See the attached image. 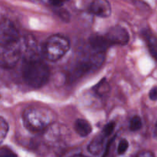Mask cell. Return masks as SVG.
Here are the masks:
<instances>
[{"label": "cell", "instance_id": "cell-1", "mask_svg": "<svg viewBox=\"0 0 157 157\" xmlns=\"http://www.w3.org/2000/svg\"><path fill=\"white\" fill-rule=\"evenodd\" d=\"M23 123L29 130L34 132L43 131L52 125L56 119L55 112L48 108L31 106L22 114Z\"/></svg>", "mask_w": 157, "mask_h": 157}, {"label": "cell", "instance_id": "cell-2", "mask_svg": "<svg viewBox=\"0 0 157 157\" xmlns=\"http://www.w3.org/2000/svg\"><path fill=\"white\" fill-rule=\"evenodd\" d=\"M50 76L48 66L41 58L24 61L22 77L28 86L35 89L42 87L48 83Z\"/></svg>", "mask_w": 157, "mask_h": 157}, {"label": "cell", "instance_id": "cell-3", "mask_svg": "<svg viewBox=\"0 0 157 157\" xmlns=\"http://www.w3.org/2000/svg\"><path fill=\"white\" fill-rule=\"evenodd\" d=\"M70 49V41L61 35H53L46 41L42 52L44 58L52 62L58 61L62 58Z\"/></svg>", "mask_w": 157, "mask_h": 157}, {"label": "cell", "instance_id": "cell-4", "mask_svg": "<svg viewBox=\"0 0 157 157\" xmlns=\"http://www.w3.org/2000/svg\"><path fill=\"white\" fill-rule=\"evenodd\" d=\"M104 61V53L94 52L81 59L74 66L70 72V79H77L85 74L96 70Z\"/></svg>", "mask_w": 157, "mask_h": 157}, {"label": "cell", "instance_id": "cell-5", "mask_svg": "<svg viewBox=\"0 0 157 157\" xmlns=\"http://www.w3.org/2000/svg\"><path fill=\"white\" fill-rule=\"evenodd\" d=\"M21 58V40L12 42H0V67L13 68Z\"/></svg>", "mask_w": 157, "mask_h": 157}, {"label": "cell", "instance_id": "cell-6", "mask_svg": "<svg viewBox=\"0 0 157 157\" xmlns=\"http://www.w3.org/2000/svg\"><path fill=\"white\" fill-rule=\"evenodd\" d=\"M21 57L24 61L38 59L41 58V50L38 46V42L32 35H27L21 40Z\"/></svg>", "mask_w": 157, "mask_h": 157}, {"label": "cell", "instance_id": "cell-7", "mask_svg": "<svg viewBox=\"0 0 157 157\" xmlns=\"http://www.w3.org/2000/svg\"><path fill=\"white\" fill-rule=\"evenodd\" d=\"M21 40L19 32L12 21L7 18L0 21V42H12Z\"/></svg>", "mask_w": 157, "mask_h": 157}, {"label": "cell", "instance_id": "cell-8", "mask_svg": "<svg viewBox=\"0 0 157 157\" xmlns=\"http://www.w3.org/2000/svg\"><path fill=\"white\" fill-rule=\"evenodd\" d=\"M104 35L110 46L113 45L124 46L127 44L130 39L128 32L121 26H113L110 28Z\"/></svg>", "mask_w": 157, "mask_h": 157}, {"label": "cell", "instance_id": "cell-9", "mask_svg": "<svg viewBox=\"0 0 157 157\" xmlns=\"http://www.w3.org/2000/svg\"><path fill=\"white\" fill-rule=\"evenodd\" d=\"M89 10L94 15L106 18L111 14V6L107 0H93Z\"/></svg>", "mask_w": 157, "mask_h": 157}, {"label": "cell", "instance_id": "cell-10", "mask_svg": "<svg viewBox=\"0 0 157 157\" xmlns=\"http://www.w3.org/2000/svg\"><path fill=\"white\" fill-rule=\"evenodd\" d=\"M89 44L94 52L100 53H104V52L110 46L104 35H91L89 38Z\"/></svg>", "mask_w": 157, "mask_h": 157}, {"label": "cell", "instance_id": "cell-11", "mask_svg": "<svg viewBox=\"0 0 157 157\" xmlns=\"http://www.w3.org/2000/svg\"><path fill=\"white\" fill-rule=\"evenodd\" d=\"M107 136L104 135L101 132L99 135L95 137L91 143L88 146V151L93 155H98L103 152V149L104 147V143H105V139Z\"/></svg>", "mask_w": 157, "mask_h": 157}, {"label": "cell", "instance_id": "cell-12", "mask_svg": "<svg viewBox=\"0 0 157 157\" xmlns=\"http://www.w3.org/2000/svg\"><path fill=\"white\" fill-rule=\"evenodd\" d=\"M144 36L147 42L150 53L153 58L157 60V38L148 30L144 31Z\"/></svg>", "mask_w": 157, "mask_h": 157}, {"label": "cell", "instance_id": "cell-13", "mask_svg": "<svg viewBox=\"0 0 157 157\" xmlns=\"http://www.w3.org/2000/svg\"><path fill=\"white\" fill-rule=\"evenodd\" d=\"M75 129L81 136H87L91 132L92 127L90 123L84 119H78L75 123Z\"/></svg>", "mask_w": 157, "mask_h": 157}, {"label": "cell", "instance_id": "cell-14", "mask_svg": "<svg viewBox=\"0 0 157 157\" xmlns=\"http://www.w3.org/2000/svg\"><path fill=\"white\" fill-rule=\"evenodd\" d=\"M94 92L100 96H104L107 95L110 91V86L106 81V79H102L100 83H98L94 88Z\"/></svg>", "mask_w": 157, "mask_h": 157}, {"label": "cell", "instance_id": "cell-15", "mask_svg": "<svg viewBox=\"0 0 157 157\" xmlns=\"http://www.w3.org/2000/svg\"><path fill=\"white\" fill-rule=\"evenodd\" d=\"M9 132V125L7 122L0 116V144L3 142Z\"/></svg>", "mask_w": 157, "mask_h": 157}, {"label": "cell", "instance_id": "cell-16", "mask_svg": "<svg viewBox=\"0 0 157 157\" xmlns=\"http://www.w3.org/2000/svg\"><path fill=\"white\" fill-rule=\"evenodd\" d=\"M142 125L143 123L140 117H139L138 115H135L131 119L130 122V129L131 131L135 132V131L140 129L142 127Z\"/></svg>", "mask_w": 157, "mask_h": 157}, {"label": "cell", "instance_id": "cell-17", "mask_svg": "<svg viewBox=\"0 0 157 157\" xmlns=\"http://www.w3.org/2000/svg\"><path fill=\"white\" fill-rule=\"evenodd\" d=\"M0 157H17V155L8 147L0 149Z\"/></svg>", "mask_w": 157, "mask_h": 157}, {"label": "cell", "instance_id": "cell-18", "mask_svg": "<svg viewBox=\"0 0 157 157\" xmlns=\"http://www.w3.org/2000/svg\"><path fill=\"white\" fill-rule=\"evenodd\" d=\"M129 146V143L127 139H122L120 142L119 145L117 147V152L119 155H122L126 152Z\"/></svg>", "mask_w": 157, "mask_h": 157}, {"label": "cell", "instance_id": "cell-19", "mask_svg": "<svg viewBox=\"0 0 157 157\" xmlns=\"http://www.w3.org/2000/svg\"><path fill=\"white\" fill-rule=\"evenodd\" d=\"M114 128H115V123H110L104 126V129L102 131V133L104 134L105 136L108 137L109 135H111V133L113 132V131L114 130Z\"/></svg>", "mask_w": 157, "mask_h": 157}, {"label": "cell", "instance_id": "cell-20", "mask_svg": "<svg viewBox=\"0 0 157 157\" xmlns=\"http://www.w3.org/2000/svg\"><path fill=\"white\" fill-rule=\"evenodd\" d=\"M135 157H155V155L150 151H142L139 152Z\"/></svg>", "mask_w": 157, "mask_h": 157}, {"label": "cell", "instance_id": "cell-21", "mask_svg": "<svg viewBox=\"0 0 157 157\" xmlns=\"http://www.w3.org/2000/svg\"><path fill=\"white\" fill-rule=\"evenodd\" d=\"M149 96H150V99L152 100H157V86L156 87H153V89L150 90V94H149Z\"/></svg>", "mask_w": 157, "mask_h": 157}, {"label": "cell", "instance_id": "cell-22", "mask_svg": "<svg viewBox=\"0 0 157 157\" xmlns=\"http://www.w3.org/2000/svg\"><path fill=\"white\" fill-rule=\"evenodd\" d=\"M66 0H51V2L55 6H60Z\"/></svg>", "mask_w": 157, "mask_h": 157}, {"label": "cell", "instance_id": "cell-23", "mask_svg": "<svg viewBox=\"0 0 157 157\" xmlns=\"http://www.w3.org/2000/svg\"><path fill=\"white\" fill-rule=\"evenodd\" d=\"M154 133H155V135L157 137V122H156V126H155V130H154Z\"/></svg>", "mask_w": 157, "mask_h": 157}, {"label": "cell", "instance_id": "cell-24", "mask_svg": "<svg viewBox=\"0 0 157 157\" xmlns=\"http://www.w3.org/2000/svg\"><path fill=\"white\" fill-rule=\"evenodd\" d=\"M71 157H85V156H84V155H74V156H71Z\"/></svg>", "mask_w": 157, "mask_h": 157}]
</instances>
